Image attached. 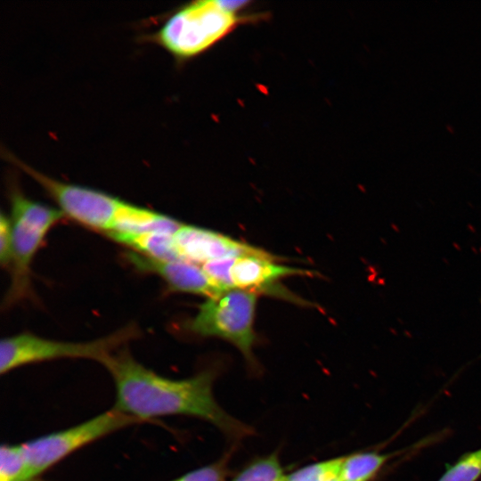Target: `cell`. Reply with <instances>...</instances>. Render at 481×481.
Listing matches in <instances>:
<instances>
[{
    "label": "cell",
    "instance_id": "obj_20",
    "mask_svg": "<svg viewBox=\"0 0 481 481\" xmlns=\"http://www.w3.org/2000/svg\"><path fill=\"white\" fill-rule=\"evenodd\" d=\"M12 228L11 221L4 213L0 217V260L2 265L9 267L11 262Z\"/></svg>",
    "mask_w": 481,
    "mask_h": 481
},
{
    "label": "cell",
    "instance_id": "obj_2",
    "mask_svg": "<svg viewBox=\"0 0 481 481\" xmlns=\"http://www.w3.org/2000/svg\"><path fill=\"white\" fill-rule=\"evenodd\" d=\"M246 1L200 0L177 9L153 36L154 41L178 61L212 48L244 22L257 20L243 12Z\"/></svg>",
    "mask_w": 481,
    "mask_h": 481
},
{
    "label": "cell",
    "instance_id": "obj_6",
    "mask_svg": "<svg viewBox=\"0 0 481 481\" xmlns=\"http://www.w3.org/2000/svg\"><path fill=\"white\" fill-rule=\"evenodd\" d=\"M139 422L142 421L112 408L76 426L20 444L29 469L37 479L75 451L120 428Z\"/></svg>",
    "mask_w": 481,
    "mask_h": 481
},
{
    "label": "cell",
    "instance_id": "obj_8",
    "mask_svg": "<svg viewBox=\"0 0 481 481\" xmlns=\"http://www.w3.org/2000/svg\"><path fill=\"white\" fill-rule=\"evenodd\" d=\"M174 240L179 258L200 266L212 260L266 252L215 231L183 224Z\"/></svg>",
    "mask_w": 481,
    "mask_h": 481
},
{
    "label": "cell",
    "instance_id": "obj_10",
    "mask_svg": "<svg viewBox=\"0 0 481 481\" xmlns=\"http://www.w3.org/2000/svg\"><path fill=\"white\" fill-rule=\"evenodd\" d=\"M276 257L268 252L236 257L230 268L233 289L264 292L279 280L293 275H312L307 270L273 262Z\"/></svg>",
    "mask_w": 481,
    "mask_h": 481
},
{
    "label": "cell",
    "instance_id": "obj_15",
    "mask_svg": "<svg viewBox=\"0 0 481 481\" xmlns=\"http://www.w3.org/2000/svg\"><path fill=\"white\" fill-rule=\"evenodd\" d=\"M21 444H4L0 449V481H35Z\"/></svg>",
    "mask_w": 481,
    "mask_h": 481
},
{
    "label": "cell",
    "instance_id": "obj_19",
    "mask_svg": "<svg viewBox=\"0 0 481 481\" xmlns=\"http://www.w3.org/2000/svg\"><path fill=\"white\" fill-rule=\"evenodd\" d=\"M235 257L212 260L201 265L208 278L224 291L233 289L230 278V268Z\"/></svg>",
    "mask_w": 481,
    "mask_h": 481
},
{
    "label": "cell",
    "instance_id": "obj_3",
    "mask_svg": "<svg viewBox=\"0 0 481 481\" xmlns=\"http://www.w3.org/2000/svg\"><path fill=\"white\" fill-rule=\"evenodd\" d=\"M11 202V284L4 300L10 306L31 294L30 266L48 231L58 223L63 213L27 198L14 187Z\"/></svg>",
    "mask_w": 481,
    "mask_h": 481
},
{
    "label": "cell",
    "instance_id": "obj_12",
    "mask_svg": "<svg viewBox=\"0 0 481 481\" xmlns=\"http://www.w3.org/2000/svg\"><path fill=\"white\" fill-rule=\"evenodd\" d=\"M174 234L110 232L107 235L141 255L159 260H181L175 249Z\"/></svg>",
    "mask_w": 481,
    "mask_h": 481
},
{
    "label": "cell",
    "instance_id": "obj_13",
    "mask_svg": "<svg viewBox=\"0 0 481 481\" xmlns=\"http://www.w3.org/2000/svg\"><path fill=\"white\" fill-rule=\"evenodd\" d=\"M392 453L363 451L341 457L338 478L340 481H372Z\"/></svg>",
    "mask_w": 481,
    "mask_h": 481
},
{
    "label": "cell",
    "instance_id": "obj_1",
    "mask_svg": "<svg viewBox=\"0 0 481 481\" xmlns=\"http://www.w3.org/2000/svg\"><path fill=\"white\" fill-rule=\"evenodd\" d=\"M102 365L110 373L116 389V410L140 421L169 415H185L204 420L229 439L239 441L252 434V428L226 412L213 393L216 371L172 379L146 368L126 350L116 351Z\"/></svg>",
    "mask_w": 481,
    "mask_h": 481
},
{
    "label": "cell",
    "instance_id": "obj_17",
    "mask_svg": "<svg viewBox=\"0 0 481 481\" xmlns=\"http://www.w3.org/2000/svg\"><path fill=\"white\" fill-rule=\"evenodd\" d=\"M341 457L308 464L289 474L286 481H328L338 476Z\"/></svg>",
    "mask_w": 481,
    "mask_h": 481
},
{
    "label": "cell",
    "instance_id": "obj_14",
    "mask_svg": "<svg viewBox=\"0 0 481 481\" xmlns=\"http://www.w3.org/2000/svg\"><path fill=\"white\" fill-rule=\"evenodd\" d=\"M287 474L277 452L257 457L227 481H286Z\"/></svg>",
    "mask_w": 481,
    "mask_h": 481
},
{
    "label": "cell",
    "instance_id": "obj_4",
    "mask_svg": "<svg viewBox=\"0 0 481 481\" xmlns=\"http://www.w3.org/2000/svg\"><path fill=\"white\" fill-rule=\"evenodd\" d=\"M257 303L255 291L239 289L224 291L202 303L187 328L199 336L216 337L232 343L250 367H257L253 354Z\"/></svg>",
    "mask_w": 481,
    "mask_h": 481
},
{
    "label": "cell",
    "instance_id": "obj_5",
    "mask_svg": "<svg viewBox=\"0 0 481 481\" xmlns=\"http://www.w3.org/2000/svg\"><path fill=\"white\" fill-rule=\"evenodd\" d=\"M138 335L135 326L88 342L46 339L31 333L4 338L0 343V372L7 373L26 364L61 358L92 359L101 363Z\"/></svg>",
    "mask_w": 481,
    "mask_h": 481
},
{
    "label": "cell",
    "instance_id": "obj_9",
    "mask_svg": "<svg viewBox=\"0 0 481 481\" xmlns=\"http://www.w3.org/2000/svg\"><path fill=\"white\" fill-rule=\"evenodd\" d=\"M126 257L136 269L162 278L173 291L195 294L208 298L224 292L208 278L201 266L191 262L159 260L132 250L128 251Z\"/></svg>",
    "mask_w": 481,
    "mask_h": 481
},
{
    "label": "cell",
    "instance_id": "obj_11",
    "mask_svg": "<svg viewBox=\"0 0 481 481\" xmlns=\"http://www.w3.org/2000/svg\"><path fill=\"white\" fill-rule=\"evenodd\" d=\"M182 225V223L168 216L123 201L112 230L108 233L164 232L174 234Z\"/></svg>",
    "mask_w": 481,
    "mask_h": 481
},
{
    "label": "cell",
    "instance_id": "obj_16",
    "mask_svg": "<svg viewBox=\"0 0 481 481\" xmlns=\"http://www.w3.org/2000/svg\"><path fill=\"white\" fill-rule=\"evenodd\" d=\"M481 477V448L461 455L437 481H477Z\"/></svg>",
    "mask_w": 481,
    "mask_h": 481
},
{
    "label": "cell",
    "instance_id": "obj_7",
    "mask_svg": "<svg viewBox=\"0 0 481 481\" xmlns=\"http://www.w3.org/2000/svg\"><path fill=\"white\" fill-rule=\"evenodd\" d=\"M5 158L34 179L56 201L64 216L106 233L112 230L124 200L95 189L55 180L7 151Z\"/></svg>",
    "mask_w": 481,
    "mask_h": 481
},
{
    "label": "cell",
    "instance_id": "obj_18",
    "mask_svg": "<svg viewBox=\"0 0 481 481\" xmlns=\"http://www.w3.org/2000/svg\"><path fill=\"white\" fill-rule=\"evenodd\" d=\"M230 453L218 461L191 470L171 481H227Z\"/></svg>",
    "mask_w": 481,
    "mask_h": 481
}]
</instances>
